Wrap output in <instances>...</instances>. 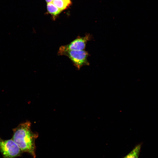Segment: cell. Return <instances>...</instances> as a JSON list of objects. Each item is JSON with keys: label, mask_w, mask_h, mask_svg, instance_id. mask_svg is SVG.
Returning a JSON list of instances; mask_svg holds the SVG:
<instances>
[{"label": "cell", "mask_w": 158, "mask_h": 158, "mask_svg": "<svg viewBox=\"0 0 158 158\" xmlns=\"http://www.w3.org/2000/svg\"><path fill=\"white\" fill-rule=\"evenodd\" d=\"M31 126V123L29 121L19 124L13 129L12 139L22 152L28 153L35 158V140L38 135L37 133L32 131Z\"/></svg>", "instance_id": "obj_1"}, {"label": "cell", "mask_w": 158, "mask_h": 158, "mask_svg": "<svg viewBox=\"0 0 158 158\" xmlns=\"http://www.w3.org/2000/svg\"><path fill=\"white\" fill-rule=\"evenodd\" d=\"M58 54L67 56L78 70L84 66L89 65L87 60L89 54L84 50H68Z\"/></svg>", "instance_id": "obj_2"}, {"label": "cell", "mask_w": 158, "mask_h": 158, "mask_svg": "<svg viewBox=\"0 0 158 158\" xmlns=\"http://www.w3.org/2000/svg\"><path fill=\"white\" fill-rule=\"evenodd\" d=\"M0 152L3 158H15L20 156L21 150L12 139L4 140L0 137Z\"/></svg>", "instance_id": "obj_3"}, {"label": "cell", "mask_w": 158, "mask_h": 158, "mask_svg": "<svg viewBox=\"0 0 158 158\" xmlns=\"http://www.w3.org/2000/svg\"><path fill=\"white\" fill-rule=\"evenodd\" d=\"M91 36L89 34L85 36H78L69 44L61 46L58 54L62 52L71 50H84L86 47L87 42L91 39Z\"/></svg>", "instance_id": "obj_4"}, {"label": "cell", "mask_w": 158, "mask_h": 158, "mask_svg": "<svg viewBox=\"0 0 158 158\" xmlns=\"http://www.w3.org/2000/svg\"><path fill=\"white\" fill-rule=\"evenodd\" d=\"M52 2L61 11L68 7L71 3L70 0H54Z\"/></svg>", "instance_id": "obj_5"}, {"label": "cell", "mask_w": 158, "mask_h": 158, "mask_svg": "<svg viewBox=\"0 0 158 158\" xmlns=\"http://www.w3.org/2000/svg\"><path fill=\"white\" fill-rule=\"evenodd\" d=\"M142 143L136 145L132 150L123 158H138L140 150Z\"/></svg>", "instance_id": "obj_6"}, {"label": "cell", "mask_w": 158, "mask_h": 158, "mask_svg": "<svg viewBox=\"0 0 158 158\" xmlns=\"http://www.w3.org/2000/svg\"><path fill=\"white\" fill-rule=\"evenodd\" d=\"M47 8L49 13L54 16L58 15L61 11L52 2L47 3Z\"/></svg>", "instance_id": "obj_7"}, {"label": "cell", "mask_w": 158, "mask_h": 158, "mask_svg": "<svg viewBox=\"0 0 158 158\" xmlns=\"http://www.w3.org/2000/svg\"><path fill=\"white\" fill-rule=\"evenodd\" d=\"M54 0H45L46 2L48 3H49L50 2H52Z\"/></svg>", "instance_id": "obj_8"}]
</instances>
